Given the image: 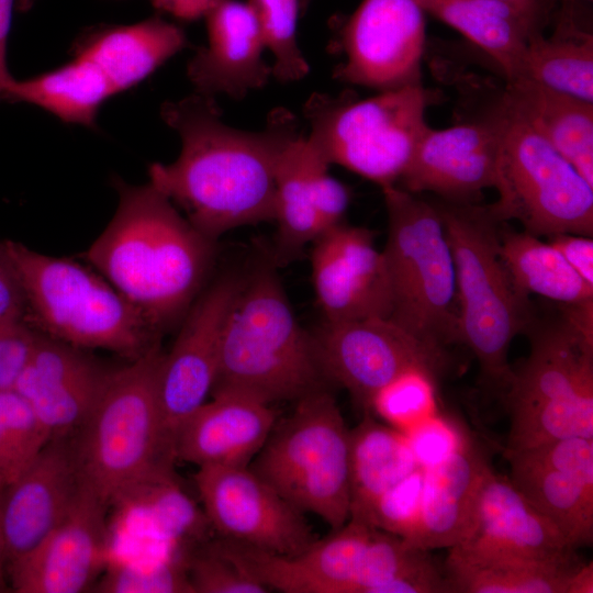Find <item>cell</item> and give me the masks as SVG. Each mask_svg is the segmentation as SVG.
<instances>
[{
    "mask_svg": "<svg viewBox=\"0 0 593 593\" xmlns=\"http://www.w3.org/2000/svg\"><path fill=\"white\" fill-rule=\"evenodd\" d=\"M113 94L92 63L75 57L55 70L22 80L14 78L1 100L35 104L66 123L91 127L101 104Z\"/></svg>",
    "mask_w": 593,
    "mask_h": 593,
    "instance_id": "e575fe53",
    "label": "cell"
},
{
    "mask_svg": "<svg viewBox=\"0 0 593 593\" xmlns=\"http://www.w3.org/2000/svg\"><path fill=\"white\" fill-rule=\"evenodd\" d=\"M436 205L455 264L457 343L475 356L481 381L504 393L513 373L510 346L535 318L529 296L517 289L502 259L501 222L488 205L449 201Z\"/></svg>",
    "mask_w": 593,
    "mask_h": 593,
    "instance_id": "8992f818",
    "label": "cell"
},
{
    "mask_svg": "<svg viewBox=\"0 0 593 593\" xmlns=\"http://www.w3.org/2000/svg\"><path fill=\"white\" fill-rule=\"evenodd\" d=\"M574 271L593 287V239L592 236L561 233L547 237Z\"/></svg>",
    "mask_w": 593,
    "mask_h": 593,
    "instance_id": "bcb514c9",
    "label": "cell"
},
{
    "mask_svg": "<svg viewBox=\"0 0 593 593\" xmlns=\"http://www.w3.org/2000/svg\"><path fill=\"white\" fill-rule=\"evenodd\" d=\"M582 563L575 552L557 559H512L449 550L444 571L449 593H569Z\"/></svg>",
    "mask_w": 593,
    "mask_h": 593,
    "instance_id": "1f68e13d",
    "label": "cell"
},
{
    "mask_svg": "<svg viewBox=\"0 0 593 593\" xmlns=\"http://www.w3.org/2000/svg\"><path fill=\"white\" fill-rule=\"evenodd\" d=\"M425 12L450 25L484 51L507 81L521 70L529 36L540 26L495 0H416Z\"/></svg>",
    "mask_w": 593,
    "mask_h": 593,
    "instance_id": "d6a6232c",
    "label": "cell"
},
{
    "mask_svg": "<svg viewBox=\"0 0 593 593\" xmlns=\"http://www.w3.org/2000/svg\"><path fill=\"white\" fill-rule=\"evenodd\" d=\"M425 13L416 0H362L339 31L334 77L379 92L422 83Z\"/></svg>",
    "mask_w": 593,
    "mask_h": 593,
    "instance_id": "5bb4252c",
    "label": "cell"
},
{
    "mask_svg": "<svg viewBox=\"0 0 593 593\" xmlns=\"http://www.w3.org/2000/svg\"><path fill=\"white\" fill-rule=\"evenodd\" d=\"M421 466L402 432L363 413L349 430V518L361 521L380 495Z\"/></svg>",
    "mask_w": 593,
    "mask_h": 593,
    "instance_id": "4dcf8cb0",
    "label": "cell"
},
{
    "mask_svg": "<svg viewBox=\"0 0 593 593\" xmlns=\"http://www.w3.org/2000/svg\"><path fill=\"white\" fill-rule=\"evenodd\" d=\"M276 422L270 404L238 394H214L178 430L176 460L198 467H247Z\"/></svg>",
    "mask_w": 593,
    "mask_h": 593,
    "instance_id": "d4e9b609",
    "label": "cell"
},
{
    "mask_svg": "<svg viewBox=\"0 0 593 593\" xmlns=\"http://www.w3.org/2000/svg\"><path fill=\"white\" fill-rule=\"evenodd\" d=\"M273 56L272 77L281 82L304 78L310 70L298 43L300 0H247Z\"/></svg>",
    "mask_w": 593,
    "mask_h": 593,
    "instance_id": "f35d334b",
    "label": "cell"
},
{
    "mask_svg": "<svg viewBox=\"0 0 593 593\" xmlns=\"http://www.w3.org/2000/svg\"><path fill=\"white\" fill-rule=\"evenodd\" d=\"M49 440L23 396L13 388L0 390V489L13 482Z\"/></svg>",
    "mask_w": 593,
    "mask_h": 593,
    "instance_id": "8d00e7d4",
    "label": "cell"
},
{
    "mask_svg": "<svg viewBox=\"0 0 593 593\" xmlns=\"http://www.w3.org/2000/svg\"><path fill=\"white\" fill-rule=\"evenodd\" d=\"M492 467L469 437L443 460L425 468L418 524L409 544L451 548L469 534L484 479Z\"/></svg>",
    "mask_w": 593,
    "mask_h": 593,
    "instance_id": "484cf974",
    "label": "cell"
},
{
    "mask_svg": "<svg viewBox=\"0 0 593 593\" xmlns=\"http://www.w3.org/2000/svg\"><path fill=\"white\" fill-rule=\"evenodd\" d=\"M242 280L226 275L201 291L183 316L171 349L164 354L158 372V402L163 427L174 450L178 430L211 394L224 324Z\"/></svg>",
    "mask_w": 593,
    "mask_h": 593,
    "instance_id": "9a60e30c",
    "label": "cell"
},
{
    "mask_svg": "<svg viewBox=\"0 0 593 593\" xmlns=\"http://www.w3.org/2000/svg\"><path fill=\"white\" fill-rule=\"evenodd\" d=\"M429 92L422 83L367 99L315 92L304 103L309 145L329 166L339 165L381 188L398 186L424 133Z\"/></svg>",
    "mask_w": 593,
    "mask_h": 593,
    "instance_id": "9c48e42d",
    "label": "cell"
},
{
    "mask_svg": "<svg viewBox=\"0 0 593 593\" xmlns=\"http://www.w3.org/2000/svg\"><path fill=\"white\" fill-rule=\"evenodd\" d=\"M503 97L593 186L592 102L527 79L507 81Z\"/></svg>",
    "mask_w": 593,
    "mask_h": 593,
    "instance_id": "f546056e",
    "label": "cell"
},
{
    "mask_svg": "<svg viewBox=\"0 0 593 593\" xmlns=\"http://www.w3.org/2000/svg\"><path fill=\"white\" fill-rule=\"evenodd\" d=\"M36 335L26 322L0 324V390L14 387L31 358Z\"/></svg>",
    "mask_w": 593,
    "mask_h": 593,
    "instance_id": "ee69618b",
    "label": "cell"
},
{
    "mask_svg": "<svg viewBox=\"0 0 593 593\" xmlns=\"http://www.w3.org/2000/svg\"><path fill=\"white\" fill-rule=\"evenodd\" d=\"M312 335L328 381L345 388L363 413L403 372L424 368L439 376L446 366V351L422 343L391 318L323 322Z\"/></svg>",
    "mask_w": 593,
    "mask_h": 593,
    "instance_id": "7c38bea8",
    "label": "cell"
},
{
    "mask_svg": "<svg viewBox=\"0 0 593 593\" xmlns=\"http://www.w3.org/2000/svg\"><path fill=\"white\" fill-rule=\"evenodd\" d=\"M37 0H0V100L14 79L8 68L7 45L15 11H27Z\"/></svg>",
    "mask_w": 593,
    "mask_h": 593,
    "instance_id": "7dc6e473",
    "label": "cell"
},
{
    "mask_svg": "<svg viewBox=\"0 0 593 593\" xmlns=\"http://www.w3.org/2000/svg\"><path fill=\"white\" fill-rule=\"evenodd\" d=\"M194 593H266L270 590L240 566L217 541L197 546L188 559Z\"/></svg>",
    "mask_w": 593,
    "mask_h": 593,
    "instance_id": "60d3db41",
    "label": "cell"
},
{
    "mask_svg": "<svg viewBox=\"0 0 593 593\" xmlns=\"http://www.w3.org/2000/svg\"><path fill=\"white\" fill-rule=\"evenodd\" d=\"M85 350L37 331L31 358L13 387L51 439L72 436L81 427L113 370Z\"/></svg>",
    "mask_w": 593,
    "mask_h": 593,
    "instance_id": "ffe728a7",
    "label": "cell"
},
{
    "mask_svg": "<svg viewBox=\"0 0 593 593\" xmlns=\"http://www.w3.org/2000/svg\"><path fill=\"white\" fill-rule=\"evenodd\" d=\"M194 483L202 510L222 538L284 557L317 540L304 513L248 466H201Z\"/></svg>",
    "mask_w": 593,
    "mask_h": 593,
    "instance_id": "4fadbf2b",
    "label": "cell"
},
{
    "mask_svg": "<svg viewBox=\"0 0 593 593\" xmlns=\"http://www.w3.org/2000/svg\"><path fill=\"white\" fill-rule=\"evenodd\" d=\"M502 3H505L526 18L532 22L540 26L541 22L545 20L546 11L542 9L539 0H495Z\"/></svg>",
    "mask_w": 593,
    "mask_h": 593,
    "instance_id": "681fc988",
    "label": "cell"
},
{
    "mask_svg": "<svg viewBox=\"0 0 593 593\" xmlns=\"http://www.w3.org/2000/svg\"><path fill=\"white\" fill-rule=\"evenodd\" d=\"M217 0H150L159 11L169 13L181 21L203 18Z\"/></svg>",
    "mask_w": 593,
    "mask_h": 593,
    "instance_id": "c3c4849f",
    "label": "cell"
},
{
    "mask_svg": "<svg viewBox=\"0 0 593 593\" xmlns=\"http://www.w3.org/2000/svg\"><path fill=\"white\" fill-rule=\"evenodd\" d=\"M382 189L388 214L384 256L390 318L438 350L457 343L458 310L451 248L436 204L399 186Z\"/></svg>",
    "mask_w": 593,
    "mask_h": 593,
    "instance_id": "ba28073f",
    "label": "cell"
},
{
    "mask_svg": "<svg viewBox=\"0 0 593 593\" xmlns=\"http://www.w3.org/2000/svg\"><path fill=\"white\" fill-rule=\"evenodd\" d=\"M250 469L302 513L333 530L349 519V429L328 389L296 401L276 422Z\"/></svg>",
    "mask_w": 593,
    "mask_h": 593,
    "instance_id": "30bf717a",
    "label": "cell"
},
{
    "mask_svg": "<svg viewBox=\"0 0 593 593\" xmlns=\"http://www.w3.org/2000/svg\"><path fill=\"white\" fill-rule=\"evenodd\" d=\"M114 187L116 211L85 258L164 334L202 291L216 242L153 184Z\"/></svg>",
    "mask_w": 593,
    "mask_h": 593,
    "instance_id": "7a4b0ae2",
    "label": "cell"
},
{
    "mask_svg": "<svg viewBox=\"0 0 593 593\" xmlns=\"http://www.w3.org/2000/svg\"><path fill=\"white\" fill-rule=\"evenodd\" d=\"M313 0H300V11L304 13Z\"/></svg>",
    "mask_w": 593,
    "mask_h": 593,
    "instance_id": "db71d44e",
    "label": "cell"
},
{
    "mask_svg": "<svg viewBox=\"0 0 593 593\" xmlns=\"http://www.w3.org/2000/svg\"><path fill=\"white\" fill-rule=\"evenodd\" d=\"M187 44L179 25L155 15L131 25L86 29L71 51L74 57L92 63L115 94L139 83Z\"/></svg>",
    "mask_w": 593,
    "mask_h": 593,
    "instance_id": "4316f807",
    "label": "cell"
},
{
    "mask_svg": "<svg viewBox=\"0 0 593 593\" xmlns=\"http://www.w3.org/2000/svg\"><path fill=\"white\" fill-rule=\"evenodd\" d=\"M560 314L527 331L530 350L506 390L505 450L593 438V300L561 304Z\"/></svg>",
    "mask_w": 593,
    "mask_h": 593,
    "instance_id": "277c9868",
    "label": "cell"
},
{
    "mask_svg": "<svg viewBox=\"0 0 593 593\" xmlns=\"http://www.w3.org/2000/svg\"><path fill=\"white\" fill-rule=\"evenodd\" d=\"M424 477L421 466L380 495L358 522L409 541L418 524Z\"/></svg>",
    "mask_w": 593,
    "mask_h": 593,
    "instance_id": "b9f144b4",
    "label": "cell"
},
{
    "mask_svg": "<svg viewBox=\"0 0 593 593\" xmlns=\"http://www.w3.org/2000/svg\"><path fill=\"white\" fill-rule=\"evenodd\" d=\"M80 488L71 436L51 439L31 465L0 489L8 564L33 550L65 517Z\"/></svg>",
    "mask_w": 593,
    "mask_h": 593,
    "instance_id": "44dd1931",
    "label": "cell"
},
{
    "mask_svg": "<svg viewBox=\"0 0 593 593\" xmlns=\"http://www.w3.org/2000/svg\"><path fill=\"white\" fill-rule=\"evenodd\" d=\"M501 137L489 210L499 222L550 237L593 234V186L502 96Z\"/></svg>",
    "mask_w": 593,
    "mask_h": 593,
    "instance_id": "8fae6325",
    "label": "cell"
},
{
    "mask_svg": "<svg viewBox=\"0 0 593 593\" xmlns=\"http://www.w3.org/2000/svg\"><path fill=\"white\" fill-rule=\"evenodd\" d=\"M329 383L312 333L299 324L275 268L257 267L230 307L211 395L271 404L298 401Z\"/></svg>",
    "mask_w": 593,
    "mask_h": 593,
    "instance_id": "3957f363",
    "label": "cell"
},
{
    "mask_svg": "<svg viewBox=\"0 0 593 593\" xmlns=\"http://www.w3.org/2000/svg\"><path fill=\"white\" fill-rule=\"evenodd\" d=\"M328 167L303 135L282 153L276 171L277 261L294 257L323 233L317 210Z\"/></svg>",
    "mask_w": 593,
    "mask_h": 593,
    "instance_id": "83f0119b",
    "label": "cell"
},
{
    "mask_svg": "<svg viewBox=\"0 0 593 593\" xmlns=\"http://www.w3.org/2000/svg\"><path fill=\"white\" fill-rule=\"evenodd\" d=\"M403 434L416 460L425 468L454 452L467 437L438 413L418 421Z\"/></svg>",
    "mask_w": 593,
    "mask_h": 593,
    "instance_id": "7bdbcfd3",
    "label": "cell"
},
{
    "mask_svg": "<svg viewBox=\"0 0 593 593\" xmlns=\"http://www.w3.org/2000/svg\"><path fill=\"white\" fill-rule=\"evenodd\" d=\"M501 137L497 105L483 118L424 133L399 187L449 202H475L493 188Z\"/></svg>",
    "mask_w": 593,
    "mask_h": 593,
    "instance_id": "d6986e66",
    "label": "cell"
},
{
    "mask_svg": "<svg viewBox=\"0 0 593 593\" xmlns=\"http://www.w3.org/2000/svg\"><path fill=\"white\" fill-rule=\"evenodd\" d=\"M312 244V281L324 322L390 318V279L370 230L342 222Z\"/></svg>",
    "mask_w": 593,
    "mask_h": 593,
    "instance_id": "ac0fdd59",
    "label": "cell"
},
{
    "mask_svg": "<svg viewBox=\"0 0 593 593\" xmlns=\"http://www.w3.org/2000/svg\"><path fill=\"white\" fill-rule=\"evenodd\" d=\"M569 593H593V564L582 563L574 572Z\"/></svg>",
    "mask_w": 593,
    "mask_h": 593,
    "instance_id": "f907efd6",
    "label": "cell"
},
{
    "mask_svg": "<svg viewBox=\"0 0 593 593\" xmlns=\"http://www.w3.org/2000/svg\"><path fill=\"white\" fill-rule=\"evenodd\" d=\"M374 527L348 519L329 537L284 557L219 537L221 546L270 591L354 593Z\"/></svg>",
    "mask_w": 593,
    "mask_h": 593,
    "instance_id": "7402d4cb",
    "label": "cell"
},
{
    "mask_svg": "<svg viewBox=\"0 0 593 593\" xmlns=\"http://www.w3.org/2000/svg\"><path fill=\"white\" fill-rule=\"evenodd\" d=\"M161 343L113 369L93 409L71 436L80 480L109 506L124 491L174 472L158 402Z\"/></svg>",
    "mask_w": 593,
    "mask_h": 593,
    "instance_id": "5b68a950",
    "label": "cell"
},
{
    "mask_svg": "<svg viewBox=\"0 0 593 593\" xmlns=\"http://www.w3.org/2000/svg\"><path fill=\"white\" fill-rule=\"evenodd\" d=\"M161 118L181 141L178 158L149 166V183L186 213L201 234L275 221L276 171L284 149L302 136L296 116L273 109L265 126L225 124L215 97L195 92L161 105Z\"/></svg>",
    "mask_w": 593,
    "mask_h": 593,
    "instance_id": "6da1fadb",
    "label": "cell"
},
{
    "mask_svg": "<svg viewBox=\"0 0 593 593\" xmlns=\"http://www.w3.org/2000/svg\"><path fill=\"white\" fill-rule=\"evenodd\" d=\"M203 18L208 42L187 66L195 92L240 100L266 86L272 68L264 58V35L248 2L217 0Z\"/></svg>",
    "mask_w": 593,
    "mask_h": 593,
    "instance_id": "603a6c76",
    "label": "cell"
},
{
    "mask_svg": "<svg viewBox=\"0 0 593 593\" xmlns=\"http://www.w3.org/2000/svg\"><path fill=\"white\" fill-rule=\"evenodd\" d=\"M9 589L10 585L8 580V556L0 526V592H7L9 591Z\"/></svg>",
    "mask_w": 593,
    "mask_h": 593,
    "instance_id": "816d5d0a",
    "label": "cell"
},
{
    "mask_svg": "<svg viewBox=\"0 0 593 593\" xmlns=\"http://www.w3.org/2000/svg\"><path fill=\"white\" fill-rule=\"evenodd\" d=\"M110 506L80 480L61 522L29 553L8 564L16 593H79L92 589L109 562Z\"/></svg>",
    "mask_w": 593,
    "mask_h": 593,
    "instance_id": "2e32d148",
    "label": "cell"
},
{
    "mask_svg": "<svg viewBox=\"0 0 593 593\" xmlns=\"http://www.w3.org/2000/svg\"><path fill=\"white\" fill-rule=\"evenodd\" d=\"M112 504L126 518H137L139 532L159 548L192 550L211 538L203 510L182 490L175 472L133 485Z\"/></svg>",
    "mask_w": 593,
    "mask_h": 593,
    "instance_id": "f1b7e54d",
    "label": "cell"
},
{
    "mask_svg": "<svg viewBox=\"0 0 593 593\" xmlns=\"http://www.w3.org/2000/svg\"><path fill=\"white\" fill-rule=\"evenodd\" d=\"M515 79H527L593 103L592 33L579 29L571 16L561 18L550 36L534 32Z\"/></svg>",
    "mask_w": 593,
    "mask_h": 593,
    "instance_id": "836d02e7",
    "label": "cell"
},
{
    "mask_svg": "<svg viewBox=\"0 0 593 593\" xmlns=\"http://www.w3.org/2000/svg\"><path fill=\"white\" fill-rule=\"evenodd\" d=\"M190 553L108 562L92 589L101 593H194L188 574Z\"/></svg>",
    "mask_w": 593,
    "mask_h": 593,
    "instance_id": "74e56055",
    "label": "cell"
},
{
    "mask_svg": "<svg viewBox=\"0 0 593 593\" xmlns=\"http://www.w3.org/2000/svg\"><path fill=\"white\" fill-rule=\"evenodd\" d=\"M539 2L542 9L547 13V8L549 7L550 3H553V2H562L564 4H575L580 2H592V0H539Z\"/></svg>",
    "mask_w": 593,
    "mask_h": 593,
    "instance_id": "f5cc1de1",
    "label": "cell"
},
{
    "mask_svg": "<svg viewBox=\"0 0 593 593\" xmlns=\"http://www.w3.org/2000/svg\"><path fill=\"white\" fill-rule=\"evenodd\" d=\"M26 301L20 279L1 242L0 324L26 322Z\"/></svg>",
    "mask_w": 593,
    "mask_h": 593,
    "instance_id": "f6af8a7d",
    "label": "cell"
},
{
    "mask_svg": "<svg viewBox=\"0 0 593 593\" xmlns=\"http://www.w3.org/2000/svg\"><path fill=\"white\" fill-rule=\"evenodd\" d=\"M500 254L517 289L560 304L593 300L589 286L550 243L525 231L499 226Z\"/></svg>",
    "mask_w": 593,
    "mask_h": 593,
    "instance_id": "d590c367",
    "label": "cell"
},
{
    "mask_svg": "<svg viewBox=\"0 0 593 593\" xmlns=\"http://www.w3.org/2000/svg\"><path fill=\"white\" fill-rule=\"evenodd\" d=\"M510 481L573 548L593 542V438L503 450Z\"/></svg>",
    "mask_w": 593,
    "mask_h": 593,
    "instance_id": "e0dca14e",
    "label": "cell"
},
{
    "mask_svg": "<svg viewBox=\"0 0 593 593\" xmlns=\"http://www.w3.org/2000/svg\"><path fill=\"white\" fill-rule=\"evenodd\" d=\"M449 550L512 559H557L575 552L553 523L492 468L482 484L469 534Z\"/></svg>",
    "mask_w": 593,
    "mask_h": 593,
    "instance_id": "cb8c5ba5",
    "label": "cell"
},
{
    "mask_svg": "<svg viewBox=\"0 0 593 593\" xmlns=\"http://www.w3.org/2000/svg\"><path fill=\"white\" fill-rule=\"evenodd\" d=\"M437 373L424 368L403 372L374 395L370 413L404 433L418 421L437 413Z\"/></svg>",
    "mask_w": 593,
    "mask_h": 593,
    "instance_id": "ab89813d",
    "label": "cell"
},
{
    "mask_svg": "<svg viewBox=\"0 0 593 593\" xmlns=\"http://www.w3.org/2000/svg\"><path fill=\"white\" fill-rule=\"evenodd\" d=\"M2 244L24 292L26 322L36 331L128 361L161 343L163 334L99 272L14 240Z\"/></svg>",
    "mask_w": 593,
    "mask_h": 593,
    "instance_id": "52a82bcc",
    "label": "cell"
}]
</instances>
